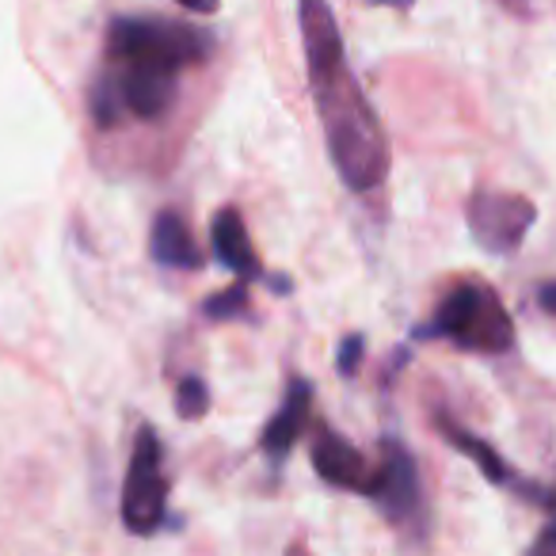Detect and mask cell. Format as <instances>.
Masks as SVG:
<instances>
[{
    "label": "cell",
    "instance_id": "1",
    "mask_svg": "<svg viewBox=\"0 0 556 556\" xmlns=\"http://www.w3.org/2000/svg\"><path fill=\"white\" fill-rule=\"evenodd\" d=\"M298 20H302L313 100L336 172L351 191H374L389 172V149L378 115L343 54L340 24L325 0H298Z\"/></svg>",
    "mask_w": 556,
    "mask_h": 556
},
{
    "label": "cell",
    "instance_id": "2",
    "mask_svg": "<svg viewBox=\"0 0 556 556\" xmlns=\"http://www.w3.org/2000/svg\"><path fill=\"white\" fill-rule=\"evenodd\" d=\"M424 336H442L454 340L465 351H484V355H503L515 343V325H510L503 302L480 282H462L442 298L431 328Z\"/></svg>",
    "mask_w": 556,
    "mask_h": 556
},
{
    "label": "cell",
    "instance_id": "3",
    "mask_svg": "<svg viewBox=\"0 0 556 556\" xmlns=\"http://www.w3.org/2000/svg\"><path fill=\"white\" fill-rule=\"evenodd\" d=\"M206 58V35L164 20H115L111 27V62L184 70Z\"/></svg>",
    "mask_w": 556,
    "mask_h": 556
},
{
    "label": "cell",
    "instance_id": "4",
    "mask_svg": "<svg viewBox=\"0 0 556 556\" xmlns=\"http://www.w3.org/2000/svg\"><path fill=\"white\" fill-rule=\"evenodd\" d=\"M168 507V477H164V446L153 427H141L130 469L123 484V522L130 533H153Z\"/></svg>",
    "mask_w": 556,
    "mask_h": 556
},
{
    "label": "cell",
    "instance_id": "5",
    "mask_svg": "<svg viewBox=\"0 0 556 556\" xmlns=\"http://www.w3.org/2000/svg\"><path fill=\"white\" fill-rule=\"evenodd\" d=\"M533 225V206L522 194L477 191L469 202V229L477 244L495 255H510Z\"/></svg>",
    "mask_w": 556,
    "mask_h": 556
},
{
    "label": "cell",
    "instance_id": "6",
    "mask_svg": "<svg viewBox=\"0 0 556 556\" xmlns=\"http://www.w3.org/2000/svg\"><path fill=\"white\" fill-rule=\"evenodd\" d=\"M118 88V100L130 115L138 118H156L168 111L172 96H176V70H161V65H134V62H115L111 73Z\"/></svg>",
    "mask_w": 556,
    "mask_h": 556
},
{
    "label": "cell",
    "instance_id": "7",
    "mask_svg": "<svg viewBox=\"0 0 556 556\" xmlns=\"http://www.w3.org/2000/svg\"><path fill=\"white\" fill-rule=\"evenodd\" d=\"M370 500H378V507L393 522H404V518H412L419 510V472L401 442H386V462H381L378 477H374Z\"/></svg>",
    "mask_w": 556,
    "mask_h": 556
},
{
    "label": "cell",
    "instance_id": "8",
    "mask_svg": "<svg viewBox=\"0 0 556 556\" xmlns=\"http://www.w3.org/2000/svg\"><path fill=\"white\" fill-rule=\"evenodd\" d=\"M313 465H317V472L328 480V484L348 488V492H363V495L374 492V477H378V469H370L366 457L358 454L343 434L320 431L317 439H313Z\"/></svg>",
    "mask_w": 556,
    "mask_h": 556
},
{
    "label": "cell",
    "instance_id": "9",
    "mask_svg": "<svg viewBox=\"0 0 556 556\" xmlns=\"http://www.w3.org/2000/svg\"><path fill=\"white\" fill-rule=\"evenodd\" d=\"M210 240H214V252L225 267L237 278H255L260 275V255L252 248V237H248V225L237 210H222L214 217V229H210Z\"/></svg>",
    "mask_w": 556,
    "mask_h": 556
},
{
    "label": "cell",
    "instance_id": "10",
    "mask_svg": "<svg viewBox=\"0 0 556 556\" xmlns=\"http://www.w3.org/2000/svg\"><path fill=\"white\" fill-rule=\"evenodd\" d=\"M309 404H313V386L309 381H294L290 393H287V404H282V412L263 427V450H267V454H275V457L290 454V446H294L305 431Z\"/></svg>",
    "mask_w": 556,
    "mask_h": 556
},
{
    "label": "cell",
    "instance_id": "11",
    "mask_svg": "<svg viewBox=\"0 0 556 556\" xmlns=\"http://www.w3.org/2000/svg\"><path fill=\"white\" fill-rule=\"evenodd\" d=\"M153 260L164 267H199L202 255L194 248V237L187 229V222L172 210H164L153 222Z\"/></svg>",
    "mask_w": 556,
    "mask_h": 556
},
{
    "label": "cell",
    "instance_id": "12",
    "mask_svg": "<svg viewBox=\"0 0 556 556\" xmlns=\"http://www.w3.org/2000/svg\"><path fill=\"white\" fill-rule=\"evenodd\" d=\"M442 431H446V439L454 442V446L462 450V454H469L472 462L480 465V472H484L488 480H495V484H507V480H510V469H507V462H503V457L495 454L492 446H484L480 439H472L469 431H462V427L446 424V419H442Z\"/></svg>",
    "mask_w": 556,
    "mask_h": 556
},
{
    "label": "cell",
    "instance_id": "13",
    "mask_svg": "<svg viewBox=\"0 0 556 556\" xmlns=\"http://www.w3.org/2000/svg\"><path fill=\"white\" fill-rule=\"evenodd\" d=\"M206 404H210V393H206V386H202L199 378L179 381V389H176V412H179V416L199 419L202 412H206Z\"/></svg>",
    "mask_w": 556,
    "mask_h": 556
},
{
    "label": "cell",
    "instance_id": "14",
    "mask_svg": "<svg viewBox=\"0 0 556 556\" xmlns=\"http://www.w3.org/2000/svg\"><path fill=\"white\" fill-rule=\"evenodd\" d=\"M244 305H248V287H244V278H240L237 287H229L225 294L210 298V302H206V317L229 320V317H237V313L244 309Z\"/></svg>",
    "mask_w": 556,
    "mask_h": 556
},
{
    "label": "cell",
    "instance_id": "15",
    "mask_svg": "<svg viewBox=\"0 0 556 556\" xmlns=\"http://www.w3.org/2000/svg\"><path fill=\"white\" fill-rule=\"evenodd\" d=\"M358 355H363V336H351V340L343 343V351H340V374H355Z\"/></svg>",
    "mask_w": 556,
    "mask_h": 556
},
{
    "label": "cell",
    "instance_id": "16",
    "mask_svg": "<svg viewBox=\"0 0 556 556\" xmlns=\"http://www.w3.org/2000/svg\"><path fill=\"white\" fill-rule=\"evenodd\" d=\"M538 302H541V309L556 317V282H545V287L538 290Z\"/></svg>",
    "mask_w": 556,
    "mask_h": 556
},
{
    "label": "cell",
    "instance_id": "17",
    "mask_svg": "<svg viewBox=\"0 0 556 556\" xmlns=\"http://www.w3.org/2000/svg\"><path fill=\"white\" fill-rule=\"evenodd\" d=\"M533 548H538V553H556V526H548V530L541 533L538 545H533Z\"/></svg>",
    "mask_w": 556,
    "mask_h": 556
},
{
    "label": "cell",
    "instance_id": "18",
    "mask_svg": "<svg viewBox=\"0 0 556 556\" xmlns=\"http://www.w3.org/2000/svg\"><path fill=\"white\" fill-rule=\"evenodd\" d=\"M179 9H191V12H214L217 0H176Z\"/></svg>",
    "mask_w": 556,
    "mask_h": 556
},
{
    "label": "cell",
    "instance_id": "19",
    "mask_svg": "<svg viewBox=\"0 0 556 556\" xmlns=\"http://www.w3.org/2000/svg\"><path fill=\"white\" fill-rule=\"evenodd\" d=\"M378 4H393V9H408L412 0H378Z\"/></svg>",
    "mask_w": 556,
    "mask_h": 556
}]
</instances>
